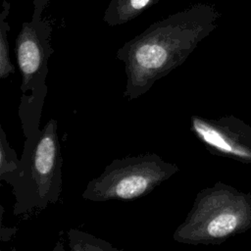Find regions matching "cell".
Segmentation results:
<instances>
[{
  "instance_id": "obj_8",
  "label": "cell",
  "mask_w": 251,
  "mask_h": 251,
  "mask_svg": "<svg viewBox=\"0 0 251 251\" xmlns=\"http://www.w3.org/2000/svg\"><path fill=\"white\" fill-rule=\"evenodd\" d=\"M21 158L19 159L15 150L10 146L7 135L0 126V179L11 186L20 175Z\"/></svg>"
},
{
  "instance_id": "obj_7",
  "label": "cell",
  "mask_w": 251,
  "mask_h": 251,
  "mask_svg": "<svg viewBox=\"0 0 251 251\" xmlns=\"http://www.w3.org/2000/svg\"><path fill=\"white\" fill-rule=\"evenodd\" d=\"M158 1L159 0H111L104 12L103 22L112 27L125 25L137 18Z\"/></svg>"
},
{
  "instance_id": "obj_6",
  "label": "cell",
  "mask_w": 251,
  "mask_h": 251,
  "mask_svg": "<svg viewBox=\"0 0 251 251\" xmlns=\"http://www.w3.org/2000/svg\"><path fill=\"white\" fill-rule=\"evenodd\" d=\"M190 130L213 155L251 164V126L226 115L217 119L192 115Z\"/></svg>"
},
{
  "instance_id": "obj_1",
  "label": "cell",
  "mask_w": 251,
  "mask_h": 251,
  "mask_svg": "<svg viewBox=\"0 0 251 251\" xmlns=\"http://www.w3.org/2000/svg\"><path fill=\"white\" fill-rule=\"evenodd\" d=\"M221 13L210 3H196L150 25L120 47L125 66L124 96L131 101L181 66L197 45L218 26Z\"/></svg>"
},
{
  "instance_id": "obj_10",
  "label": "cell",
  "mask_w": 251,
  "mask_h": 251,
  "mask_svg": "<svg viewBox=\"0 0 251 251\" xmlns=\"http://www.w3.org/2000/svg\"><path fill=\"white\" fill-rule=\"evenodd\" d=\"M11 4L6 0L2 2V11L0 14V77L2 79L8 77L15 73V67L11 62L9 55L8 32L10 25L8 23V16L10 13Z\"/></svg>"
},
{
  "instance_id": "obj_4",
  "label": "cell",
  "mask_w": 251,
  "mask_h": 251,
  "mask_svg": "<svg viewBox=\"0 0 251 251\" xmlns=\"http://www.w3.org/2000/svg\"><path fill=\"white\" fill-rule=\"evenodd\" d=\"M178 171L176 164L154 153L115 159L89 180L81 197L92 202L134 200L146 196Z\"/></svg>"
},
{
  "instance_id": "obj_5",
  "label": "cell",
  "mask_w": 251,
  "mask_h": 251,
  "mask_svg": "<svg viewBox=\"0 0 251 251\" xmlns=\"http://www.w3.org/2000/svg\"><path fill=\"white\" fill-rule=\"evenodd\" d=\"M50 0H33L28 22L22 24L16 39L15 52L22 75L21 100L44 105L48 88V61L54 49L51 46L52 21L43 16Z\"/></svg>"
},
{
  "instance_id": "obj_2",
  "label": "cell",
  "mask_w": 251,
  "mask_h": 251,
  "mask_svg": "<svg viewBox=\"0 0 251 251\" xmlns=\"http://www.w3.org/2000/svg\"><path fill=\"white\" fill-rule=\"evenodd\" d=\"M251 229V193L217 181L201 189L173 239L189 245H217Z\"/></svg>"
},
{
  "instance_id": "obj_9",
  "label": "cell",
  "mask_w": 251,
  "mask_h": 251,
  "mask_svg": "<svg viewBox=\"0 0 251 251\" xmlns=\"http://www.w3.org/2000/svg\"><path fill=\"white\" fill-rule=\"evenodd\" d=\"M69 247L74 251H118L110 242L88 232L71 228L68 231Z\"/></svg>"
},
{
  "instance_id": "obj_3",
  "label": "cell",
  "mask_w": 251,
  "mask_h": 251,
  "mask_svg": "<svg viewBox=\"0 0 251 251\" xmlns=\"http://www.w3.org/2000/svg\"><path fill=\"white\" fill-rule=\"evenodd\" d=\"M58 122L50 119L37 137L25 138L20 175L12 185L14 216H31L56 204L63 188Z\"/></svg>"
}]
</instances>
